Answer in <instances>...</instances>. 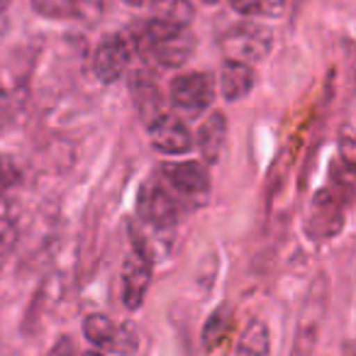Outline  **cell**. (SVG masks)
Returning <instances> with one entry per match:
<instances>
[{"mask_svg": "<svg viewBox=\"0 0 356 356\" xmlns=\"http://www.w3.org/2000/svg\"><path fill=\"white\" fill-rule=\"evenodd\" d=\"M139 49L147 51L163 69H178L193 56L195 37L186 25H173L152 17L139 37Z\"/></svg>", "mask_w": 356, "mask_h": 356, "instance_id": "6da1fadb", "label": "cell"}, {"mask_svg": "<svg viewBox=\"0 0 356 356\" xmlns=\"http://www.w3.org/2000/svg\"><path fill=\"white\" fill-rule=\"evenodd\" d=\"M139 213L149 225H154L159 229L173 227L178 220V208L173 203L171 193L161 184H154V181L139 191Z\"/></svg>", "mask_w": 356, "mask_h": 356, "instance_id": "ba28073f", "label": "cell"}, {"mask_svg": "<svg viewBox=\"0 0 356 356\" xmlns=\"http://www.w3.org/2000/svg\"><path fill=\"white\" fill-rule=\"evenodd\" d=\"M225 56L244 64H259L273 49V32L271 27L254 20H242L229 25L220 37Z\"/></svg>", "mask_w": 356, "mask_h": 356, "instance_id": "7a4b0ae2", "label": "cell"}, {"mask_svg": "<svg viewBox=\"0 0 356 356\" xmlns=\"http://www.w3.org/2000/svg\"><path fill=\"white\" fill-rule=\"evenodd\" d=\"M129 42L124 35H108L100 40V44L95 47L93 54V71L103 83H115L120 76L124 74L129 64Z\"/></svg>", "mask_w": 356, "mask_h": 356, "instance_id": "8992f818", "label": "cell"}, {"mask_svg": "<svg viewBox=\"0 0 356 356\" xmlns=\"http://www.w3.org/2000/svg\"><path fill=\"white\" fill-rule=\"evenodd\" d=\"M149 281H152V261L142 249H134L122 266V300L124 307L137 310L144 302V296L149 291Z\"/></svg>", "mask_w": 356, "mask_h": 356, "instance_id": "52a82bcc", "label": "cell"}, {"mask_svg": "<svg viewBox=\"0 0 356 356\" xmlns=\"http://www.w3.org/2000/svg\"><path fill=\"white\" fill-rule=\"evenodd\" d=\"M83 356H105V354H100V351H86Z\"/></svg>", "mask_w": 356, "mask_h": 356, "instance_id": "7402d4cb", "label": "cell"}, {"mask_svg": "<svg viewBox=\"0 0 356 356\" xmlns=\"http://www.w3.org/2000/svg\"><path fill=\"white\" fill-rule=\"evenodd\" d=\"M339 161L356 171V132H346L339 139Z\"/></svg>", "mask_w": 356, "mask_h": 356, "instance_id": "e0dca14e", "label": "cell"}, {"mask_svg": "<svg viewBox=\"0 0 356 356\" xmlns=\"http://www.w3.org/2000/svg\"><path fill=\"white\" fill-rule=\"evenodd\" d=\"M234 13H239L242 17H257L261 15V0H229Z\"/></svg>", "mask_w": 356, "mask_h": 356, "instance_id": "ac0fdd59", "label": "cell"}, {"mask_svg": "<svg viewBox=\"0 0 356 356\" xmlns=\"http://www.w3.org/2000/svg\"><path fill=\"white\" fill-rule=\"evenodd\" d=\"M122 3H127V6H134V8L144 6V0H122Z\"/></svg>", "mask_w": 356, "mask_h": 356, "instance_id": "44dd1931", "label": "cell"}, {"mask_svg": "<svg viewBox=\"0 0 356 356\" xmlns=\"http://www.w3.org/2000/svg\"><path fill=\"white\" fill-rule=\"evenodd\" d=\"M6 3H8V0H0V13H3V8H6Z\"/></svg>", "mask_w": 356, "mask_h": 356, "instance_id": "603a6c76", "label": "cell"}, {"mask_svg": "<svg viewBox=\"0 0 356 356\" xmlns=\"http://www.w3.org/2000/svg\"><path fill=\"white\" fill-rule=\"evenodd\" d=\"M8 110V98H6V90H3V86H0V118L6 115Z\"/></svg>", "mask_w": 356, "mask_h": 356, "instance_id": "ffe728a7", "label": "cell"}, {"mask_svg": "<svg viewBox=\"0 0 356 356\" xmlns=\"http://www.w3.org/2000/svg\"><path fill=\"white\" fill-rule=\"evenodd\" d=\"M161 176L184 195H203L210 188V173L205 161H176L161 168Z\"/></svg>", "mask_w": 356, "mask_h": 356, "instance_id": "9c48e42d", "label": "cell"}, {"mask_svg": "<svg viewBox=\"0 0 356 356\" xmlns=\"http://www.w3.org/2000/svg\"><path fill=\"white\" fill-rule=\"evenodd\" d=\"M171 103L176 110L188 115H198L205 108H210L215 100V81L210 74L203 71H188L171 81Z\"/></svg>", "mask_w": 356, "mask_h": 356, "instance_id": "3957f363", "label": "cell"}, {"mask_svg": "<svg viewBox=\"0 0 356 356\" xmlns=\"http://www.w3.org/2000/svg\"><path fill=\"white\" fill-rule=\"evenodd\" d=\"M129 86H132V95L139 108V115H142L149 124L154 118L161 115V108H159V105H161V95H159L156 83H154V79L149 74L137 71V74L132 76V81H129Z\"/></svg>", "mask_w": 356, "mask_h": 356, "instance_id": "7c38bea8", "label": "cell"}, {"mask_svg": "<svg viewBox=\"0 0 356 356\" xmlns=\"http://www.w3.org/2000/svg\"><path fill=\"white\" fill-rule=\"evenodd\" d=\"M225 139H227V118H225L220 110H213V113L203 120V124H200V129H198V149L208 166L220 159Z\"/></svg>", "mask_w": 356, "mask_h": 356, "instance_id": "8fae6325", "label": "cell"}, {"mask_svg": "<svg viewBox=\"0 0 356 356\" xmlns=\"http://www.w3.org/2000/svg\"><path fill=\"white\" fill-rule=\"evenodd\" d=\"M32 8L49 20H69V17L79 15L76 0H32Z\"/></svg>", "mask_w": 356, "mask_h": 356, "instance_id": "2e32d148", "label": "cell"}, {"mask_svg": "<svg viewBox=\"0 0 356 356\" xmlns=\"http://www.w3.org/2000/svg\"><path fill=\"white\" fill-rule=\"evenodd\" d=\"M268 327L261 320H252L244 327L237 344V356H268Z\"/></svg>", "mask_w": 356, "mask_h": 356, "instance_id": "5bb4252c", "label": "cell"}, {"mask_svg": "<svg viewBox=\"0 0 356 356\" xmlns=\"http://www.w3.org/2000/svg\"><path fill=\"white\" fill-rule=\"evenodd\" d=\"M149 8L156 20L173 22V25L188 27L195 17V8L191 0H149Z\"/></svg>", "mask_w": 356, "mask_h": 356, "instance_id": "4fadbf2b", "label": "cell"}, {"mask_svg": "<svg viewBox=\"0 0 356 356\" xmlns=\"http://www.w3.org/2000/svg\"><path fill=\"white\" fill-rule=\"evenodd\" d=\"M83 334L90 344L100 346V349H110L113 351L115 337H118V327L113 325L108 315L103 312H93L83 320Z\"/></svg>", "mask_w": 356, "mask_h": 356, "instance_id": "9a60e30c", "label": "cell"}, {"mask_svg": "<svg viewBox=\"0 0 356 356\" xmlns=\"http://www.w3.org/2000/svg\"><path fill=\"white\" fill-rule=\"evenodd\" d=\"M203 3H218V0H203Z\"/></svg>", "mask_w": 356, "mask_h": 356, "instance_id": "cb8c5ba5", "label": "cell"}, {"mask_svg": "<svg viewBox=\"0 0 356 356\" xmlns=\"http://www.w3.org/2000/svg\"><path fill=\"white\" fill-rule=\"evenodd\" d=\"M149 132V142L156 152L161 154H171V156H178V154H188L193 149V134L186 127V122L176 115H166L161 113L159 118H154L152 122L147 124Z\"/></svg>", "mask_w": 356, "mask_h": 356, "instance_id": "5b68a950", "label": "cell"}, {"mask_svg": "<svg viewBox=\"0 0 356 356\" xmlns=\"http://www.w3.org/2000/svg\"><path fill=\"white\" fill-rule=\"evenodd\" d=\"M349 205L339 198V193L327 186L312 198L310 218H307V234L315 242H327V239L337 237L344 227V210Z\"/></svg>", "mask_w": 356, "mask_h": 356, "instance_id": "277c9868", "label": "cell"}, {"mask_svg": "<svg viewBox=\"0 0 356 356\" xmlns=\"http://www.w3.org/2000/svg\"><path fill=\"white\" fill-rule=\"evenodd\" d=\"M254 83H257V76H254L252 64H244V61L225 59L222 69H220V88L227 100H242L252 93Z\"/></svg>", "mask_w": 356, "mask_h": 356, "instance_id": "30bf717a", "label": "cell"}, {"mask_svg": "<svg viewBox=\"0 0 356 356\" xmlns=\"http://www.w3.org/2000/svg\"><path fill=\"white\" fill-rule=\"evenodd\" d=\"M47 356H74V341H71L69 337H64Z\"/></svg>", "mask_w": 356, "mask_h": 356, "instance_id": "d6986e66", "label": "cell"}]
</instances>
